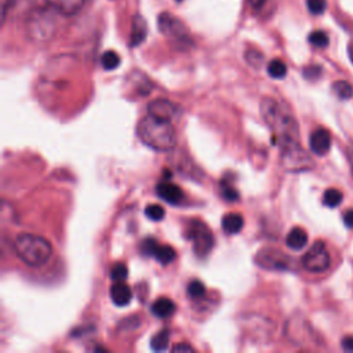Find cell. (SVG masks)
Instances as JSON below:
<instances>
[{"mask_svg":"<svg viewBox=\"0 0 353 353\" xmlns=\"http://www.w3.org/2000/svg\"><path fill=\"white\" fill-rule=\"evenodd\" d=\"M343 222L347 228L353 229V208L352 210H347L345 214H343Z\"/></svg>","mask_w":353,"mask_h":353,"instance_id":"35","label":"cell"},{"mask_svg":"<svg viewBox=\"0 0 353 353\" xmlns=\"http://www.w3.org/2000/svg\"><path fill=\"white\" fill-rule=\"evenodd\" d=\"M265 3H266V0H248V4L251 6V8L254 11H259L265 6Z\"/></svg>","mask_w":353,"mask_h":353,"instance_id":"38","label":"cell"},{"mask_svg":"<svg viewBox=\"0 0 353 353\" xmlns=\"http://www.w3.org/2000/svg\"><path fill=\"white\" fill-rule=\"evenodd\" d=\"M109 276L112 281H125L128 276V269L124 263H114L110 269Z\"/></svg>","mask_w":353,"mask_h":353,"instance_id":"27","label":"cell"},{"mask_svg":"<svg viewBox=\"0 0 353 353\" xmlns=\"http://www.w3.org/2000/svg\"><path fill=\"white\" fill-rule=\"evenodd\" d=\"M321 68L317 66V65H312V66H307L303 69V76L305 79L307 80H314V79H319L320 74H321Z\"/></svg>","mask_w":353,"mask_h":353,"instance_id":"32","label":"cell"},{"mask_svg":"<svg viewBox=\"0 0 353 353\" xmlns=\"http://www.w3.org/2000/svg\"><path fill=\"white\" fill-rule=\"evenodd\" d=\"M175 256H176V252H175V250L171 247V245H157L156 247V251H154V254H153V258L157 261V262H160L161 265H168V263H171L174 259H175Z\"/></svg>","mask_w":353,"mask_h":353,"instance_id":"19","label":"cell"},{"mask_svg":"<svg viewBox=\"0 0 353 353\" xmlns=\"http://www.w3.org/2000/svg\"><path fill=\"white\" fill-rule=\"evenodd\" d=\"M346 157H347V161L350 164V171H352V175H353V149L352 148L346 149Z\"/></svg>","mask_w":353,"mask_h":353,"instance_id":"39","label":"cell"},{"mask_svg":"<svg viewBox=\"0 0 353 353\" xmlns=\"http://www.w3.org/2000/svg\"><path fill=\"white\" fill-rule=\"evenodd\" d=\"M179 350H186V352H193L194 349L189 345V343H186V342H181V343H178V345H175L174 347H172V352H179Z\"/></svg>","mask_w":353,"mask_h":353,"instance_id":"36","label":"cell"},{"mask_svg":"<svg viewBox=\"0 0 353 353\" xmlns=\"http://www.w3.org/2000/svg\"><path fill=\"white\" fill-rule=\"evenodd\" d=\"M310 150L317 156H324L331 146V135L325 128H317L309 138Z\"/></svg>","mask_w":353,"mask_h":353,"instance_id":"12","label":"cell"},{"mask_svg":"<svg viewBox=\"0 0 353 353\" xmlns=\"http://www.w3.org/2000/svg\"><path fill=\"white\" fill-rule=\"evenodd\" d=\"M18 1L19 0H1V17H3V19L7 18L8 11H11L17 6Z\"/></svg>","mask_w":353,"mask_h":353,"instance_id":"33","label":"cell"},{"mask_svg":"<svg viewBox=\"0 0 353 353\" xmlns=\"http://www.w3.org/2000/svg\"><path fill=\"white\" fill-rule=\"evenodd\" d=\"M51 8H36L30 11L26 18V32L28 36L34 41H46L52 37L55 32V19L51 14Z\"/></svg>","mask_w":353,"mask_h":353,"instance_id":"4","label":"cell"},{"mask_svg":"<svg viewBox=\"0 0 353 353\" xmlns=\"http://www.w3.org/2000/svg\"><path fill=\"white\" fill-rule=\"evenodd\" d=\"M186 239L192 241L193 244V251L199 258H204L207 256L212 247H214V234L210 230V228L197 219H193L188 223V229H186Z\"/></svg>","mask_w":353,"mask_h":353,"instance_id":"5","label":"cell"},{"mask_svg":"<svg viewBox=\"0 0 353 353\" xmlns=\"http://www.w3.org/2000/svg\"><path fill=\"white\" fill-rule=\"evenodd\" d=\"M243 226H244V219L237 212H229L222 218V229L228 234L239 233L243 229Z\"/></svg>","mask_w":353,"mask_h":353,"instance_id":"18","label":"cell"},{"mask_svg":"<svg viewBox=\"0 0 353 353\" xmlns=\"http://www.w3.org/2000/svg\"><path fill=\"white\" fill-rule=\"evenodd\" d=\"M261 114L273 134V142L280 150L299 145V127L294 114L279 101L265 98L261 102Z\"/></svg>","mask_w":353,"mask_h":353,"instance_id":"1","label":"cell"},{"mask_svg":"<svg viewBox=\"0 0 353 353\" xmlns=\"http://www.w3.org/2000/svg\"><path fill=\"white\" fill-rule=\"evenodd\" d=\"M148 113L157 119L171 121L176 116V105L168 99L159 98L148 103Z\"/></svg>","mask_w":353,"mask_h":353,"instance_id":"10","label":"cell"},{"mask_svg":"<svg viewBox=\"0 0 353 353\" xmlns=\"http://www.w3.org/2000/svg\"><path fill=\"white\" fill-rule=\"evenodd\" d=\"M159 245L157 240L156 239H152V237H146L145 240H142L141 245H139V251L143 256H153L154 251H156V247Z\"/></svg>","mask_w":353,"mask_h":353,"instance_id":"30","label":"cell"},{"mask_svg":"<svg viewBox=\"0 0 353 353\" xmlns=\"http://www.w3.org/2000/svg\"><path fill=\"white\" fill-rule=\"evenodd\" d=\"M145 215L150 221H161L165 216V211L161 205L159 204H149L145 207Z\"/></svg>","mask_w":353,"mask_h":353,"instance_id":"28","label":"cell"},{"mask_svg":"<svg viewBox=\"0 0 353 353\" xmlns=\"http://www.w3.org/2000/svg\"><path fill=\"white\" fill-rule=\"evenodd\" d=\"M342 199H343L342 192L338 190V189L331 188V189H327V190L324 192L323 203H324V205H327V207H330V208H334V207H336V205L341 204Z\"/></svg>","mask_w":353,"mask_h":353,"instance_id":"24","label":"cell"},{"mask_svg":"<svg viewBox=\"0 0 353 353\" xmlns=\"http://www.w3.org/2000/svg\"><path fill=\"white\" fill-rule=\"evenodd\" d=\"M349 58H350V61L353 63V44L349 46Z\"/></svg>","mask_w":353,"mask_h":353,"instance_id":"40","label":"cell"},{"mask_svg":"<svg viewBox=\"0 0 353 353\" xmlns=\"http://www.w3.org/2000/svg\"><path fill=\"white\" fill-rule=\"evenodd\" d=\"M245 57H247V61H248L251 65H254V66H258L259 62L262 61V55H261L258 51H255V50L248 51V52L245 54Z\"/></svg>","mask_w":353,"mask_h":353,"instance_id":"34","label":"cell"},{"mask_svg":"<svg viewBox=\"0 0 353 353\" xmlns=\"http://www.w3.org/2000/svg\"><path fill=\"white\" fill-rule=\"evenodd\" d=\"M332 91L341 99H350L353 97V85L345 80L332 83Z\"/></svg>","mask_w":353,"mask_h":353,"instance_id":"21","label":"cell"},{"mask_svg":"<svg viewBox=\"0 0 353 353\" xmlns=\"http://www.w3.org/2000/svg\"><path fill=\"white\" fill-rule=\"evenodd\" d=\"M109 295H110L112 302L120 307L127 306L132 299V292L124 281H113Z\"/></svg>","mask_w":353,"mask_h":353,"instance_id":"14","label":"cell"},{"mask_svg":"<svg viewBox=\"0 0 353 353\" xmlns=\"http://www.w3.org/2000/svg\"><path fill=\"white\" fill-rule=\"evenodd\" d=\"M331 256L325 247V243L319 240L302 256V266L310 273H323L330 268Z\"/></svg>","mask_w":353,"mask_h":353,"instance_id":"6","label":"cell"},{"mask_svg":"<svg viewBox=\"0 0 353 353\" xmlns=\"http://www.w3.org/2000/svg\"><path fill=\"white\" fill-rule=\"evenodd\" d=\"M137 135L148 148L157 152H168L176 143V132L172 123L149 113L138 121Z\"/></svg>","mask_w":353,"mask_h":353,"instance_id":"2","label":"cell"},{"mask_svg":"<svg viewBox=\"0 0 353 353\" xmlns=\"http://www.w3.org/2000/svg\"><path fill=\"white\" fill-rule=\"evenodd\" d=\"M219 188H221V196L226 201H237L239 200L240 194H239V192L236 190V188L232 183H228L226 181H222L219 183Z\"/></svg>","mask_w":353,"mask_h":353,"instance_id":"26","label":"cell"},{"mask_svg":"<svg viewBox=\"0 0 353 353\" xmlns=\"http://www.w3.org/2000/svg\"><path fill=\"white\" fill-rule=\"evenodd\" d=\"M52 11L63 17H73L83 10L87 0H43Z\"/></svg>","mask_w":353,"mask_h":353,"instance_id":"11","label":"cell"},{"mask_svg":"<svg viewBox=\"0 0 353 353\" xmlns=\"http://www.w3.org/2000/svg\"><path fill=\"white\" fill-rule=\"evenodd\" d=\"M101 65L105 70H113L120 65V57L116 51H105L101 57Z\"/></svg>","mask_w":353,"mask_h":353,"instance_id":"22","label":"cell"},{"mask_svg":"<svg viewBox=\"0 0 353 353\" xmlns=\"http://www.w3.org/2000/svg\"><path fill=\"white\" fill-rule=\"evenodd\" d=\"M255 262L259 268L268 270H288L292 266V259L280 250L262 248L255 255Z\"/></svg>","mask_w":353,"mask_h":353,"instance_id":"9","label":"cell"},{"mask_svg":"<svg viewBox=\"0 0 353 353\" xmlns=\"http://www.w3.org/2000/svg\"><path fill=\"white\" fill-rule=\"evenodd\" d=\"M281 164L290 172H302L313 168V160L301 145L281 150Z\"/></svg>","mask_w":353,"mask_h":353,"instance_id":"8","label":"cell"},{"mask_svg":"<svg viewBox=\"0 0 353 353\" xmlns=\"http://www.w3.org/2000/svg\"><path fill=\"white\" fill-rule=\"evenodd\" d=\"M186 292L192 299H200L205 295V287L200 280H192L186 287Z\"/></svg>","mask_w":353,"mask_h":353,"instance_id":"25","label":"cell"},{"mask_svg":"<svg viewBox=\"0 0 353 353\" xmlns=\"http://www.w3.org/2000/svg\"><path fill=\"white\" fill-rule=\"evenodd\" d=\"M306 243H307V233L302 228H292L285 237L287 247L294 251L302 250L306 245Z\"/></svg>","mask_w":353,"mask_h":353,"instance_id":"16","label":"cell"},{"mask_svg":"<svg viewBox=\"0 0 353 353\" xmlns=\"http://www.w3.org/2000/svg\"><path fill=\"white\" fill-rule=\"evenodd\" d=\"M175 309V303L170 298H159L150 306L152 313L159 319L170 317L171 314H174Z\"/></svg>","mask_w":353,"mask_h":353,"instance_id":"17","label":"cell"},{"mask_svg":"<svg viewBox=\"0 0 353 353\" xmlns=\"http://www.w3.org/2000/svg\"><path fill=\"white\" fill-rule=\"evenodd\" d=\"M268 73L273 79H283L287 74V66L281 59H272L268 63Z\"/></svg>","mask_w":353,"mask_h":353,"instance_id":"23","label":"cell"},{"mask_svg":"<svg viewBox=\"0 0 353 353\" xmlns=\"http://www.w3.org/2000/svg\"><path fill=\"white\" fill-rule=\"evenodd\" d=\"M157 196L168 204H179L183 199L181 188L170 181H161L156 185Z\"/></svg>","mask_w":353,"mask_h":353,"instance_id":"13","label":"cell"},{"mask_svg":"<svg viewBox=\"0 0 353 353\" xmlns=\"http://www.w3.org/2000/svg\"><path fill=\"white\" fill-rule=\"evenodd\" d=\"M307 8L314 15H321L325 11L327 1L325 0H306Z\"/></svg>","mask_w":353,"mask_h":353,"instance_id":"31","label":"cell"},{"mask_svg":"<svg viewBox=\"0 0 353 353\" xmlns=\"http://www.w3.org/2000/svg\"><path fill=\"white\" fill-rule=\"evenodd\" d=\"M15 255L28 266L40 268L48 262L52 255L51 243L39 234L21 233L14 240Z\"/></svg>","mask_w":353,"mask_h":353,"instance_id":"3","label":"cell"},{"mask_svg":"<svg viewBox=\"0 0 353 353\" xmlns=\"http://www.w3.org/2000/svg\"><path fill=\"white\" fill-rule=\"evenodd\" d=\"M168 343H170V331L168 330H161L160 332L153 335L150 339V347L154 352L167 350Z\"/></svg>","mask_w":353,"mask_h":353,"instance_id":"20","label":"cell"},{"mask_svg":"<svg viewBox=\"0 0 353 353\" xmlns=\"http://www.w3.org/2000/svg\"><path fill=\"white\" fill-rule=\"evenodd\" d=\"M157 25L161 34H164L171 40H175L178 43H185V44H188V41L190 40L188 26L171 12H161L159 15Z\"/></svg>","mask_w":353,"mask_h":353,"instance_id":"7","label":"cell"},{"mask_svg":"<svg viewBox=\"0 0 353 353\" xmlns=\"http://www.w3.org/2000/svg\"><path fill=\"white\" fill-rule=\"evenodd\" d=\"M309 43L313 44L314 47L324 48L328 46V36L323 30H314L309 34Z\"/></svg>","mask_w":353,"mask_h":353,"instance_id":"29","label":"cell"},{"mask_svg":"<svg viewBox=\"0 0 353 353\" xmlns=\"http://www.w3.org/2000/svg\"><path fill=\"white\" fill-rule=\"evenodd\" d=\"M148 34V23L141 15H135L131 22V34H130V46L137 47L145 41Z\"/></svg>","mask_w":353,"mask_h":353,"instance_id":"15","label":"cell"},{"mask_svg":"<svg viewBox=\"0 0 353 353\" xmlns=\"http://www.w3.org/2000/svg\"><path fill=\"white\" fill-rule=\"evenodd\" d=\"M342 347L347 352H353V336H346L342 339Z\"/></svg>","mask_w":353,"mask_h":353,"instance_id":"37","label":"cell"}]
</instances>
